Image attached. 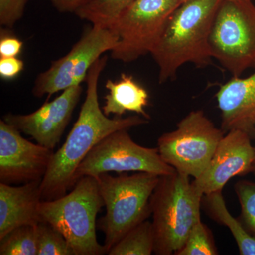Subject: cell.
<instances>
[{
	"label": "cell",
	"mask_w": 255,
	"mask_h": 255,
	"mask_svg": "<svg viewBox=\"0 0 255 255\" xmlns=\"http://www.w3.org/2000/svg\"><path fill=\"white\" fill-rule=\"evenodd\" d=\"M182 0H135L110 29L119 37L112 59L130 63L148 54Z\"/></svg>",
	"instance_id": "9"
},
{
	"label": "cell",
	"mask_w": 255,
	"mask_h": 255,
	"mask_svg": "<svg viewBox=\"0 0 255 255\" xmlns=\"http://www.w3.org/2000/svg\"><path fill=\"white\" fill-rule=\"evenodd\" d=\"M37 255H75L65 236L49 223L37 225Z\"/></svg>",
	"instance_id": "21"
},
{
	"label": "cell",
	"mask_w": 255,
	"mask_h": 255,
	"mask_svg": "<svg viewBox=\"0 0 255 255\" xmlns=\"http://www.w3.org/2000/svg\"><path fill=\"white\" fill-rule=\"evenodd\" d=\"M222 0H189L169 16L150 54L159 68L160 84L172 80L184 64L199 68L212 63L209 37Z\"/></svg>",
	"instance_id": "2"
},
{
	"label": "cell",
	"mask_w": 255,
	"mask_h": 255,
	"mask_svg": "<svg viewBox=\"0 0 255 255\" xmlns=\"http://www.w3.org/2000/svg\"><path fill=\"white\" fill-rule=\"evenodd\" d=\"M41 182L39 179L19 187L0 183V239L15 228L41 222Z\"/></svg>",
	"instance_id": "15"
},
{
	"label": "cell",
	"mask_w": 255,
	"mask_h": 255,
	"mask_svg": "<svg viewBox=\"0 0 255 255\" xmlns=\"http://www.w3.org/2000/svg\"><path fill=\"white\" fill-rule=\"evenodd\" d=\"M135 0H88L75 14L95 26L111 28Z\"/></svg>",
	"instance_id": "18"
},
{
	"label": "cell",
	"mask_w": 255,
	"mask_h": 255,
	"mask_svg": "<svg viewBox=\"0 0 255 255\" xmlns=\"http://www.w3.org/2000/svg\"><path fill=\"white\" fill-rule=\"evenodd\" d=\"M212 58L240 77L255 67V6L253 0H222L209 37Z\"/></svg>",
	"instance_id": "6"
},
{
	"label": "cell",
	"mask_w": 255,
	"mask_h": 255,
	"mask_svg": "<svg viewBox=\"0 0 255 255\" xmlns=\"http://www.w3.org/2000/svg\"><path fill=\"white\" fill-rule=\"evenodd\" d=\"M88 0H50L55 9L62 13H75Z\"/></svg>",
	"instance_id": "27"
},
{
	"label": "cell",
	"mask_w": 255,
	"mask_h": 255,
	"mask_svg": "<svg viewBox=\"0 0 255 255\" xmlns=\"http://www.w3.org/2000/svg\"><path fill=\"white\" fill-rule=\"evenodd\" d=\"M37 225L20 226L0 239L1 255H37Z\"/></svg>",
	"instance_id": "20"
},
{
	"label": "cell",
	"mask_w": 255,
	"mask_h": 255,
	"mask_svg": "<svg viewBox=\"0 0 255 255\" xmlns=\"http://www.w3.org/2000/svg\"><path fill=\"white\" fill-rule=\"evenodd\" d=\"M202 206L211 219L230 230L237 243L240 255H255V236L248 231L241 220L233 217L229 212L222 191L204 194Z\"/></svg>",
	"instance_id": "17"
},
{
	"label": "cell",
	"mask_w": 255,
	"mask_h": 255,
	"mask_svg": "<svg viewBox=\"0 0 255 255\" xmlns=\"http://www.w3.org/2000/svg\"><path fill=\"white\" fill-rule=\"evenodd\" d=\"M122 129L104 137L89 152L74 174V186L84 176L115 172H145L157 175L173 173L175 169L164 162L158 148L138 145L128 132Z\"/></svg>",
	"instance_id": "8"
},
{
	"label": "cell",
	"mask_w": 255,
	"mask_h": 255,
	"mask_svg": "<svg viewBox=\"0 0 255 255\" xmlns=\"http://www.w3.org/2000/svg\"><path fill=\"white\" fill-rule=\"evenodd\" d=\"M24 68L22 60L16 57L0 58V77L4 80H12Z\"/></svg>",
	"instance_id": "26"
},
{
	"label": "cell",
	"mask_w": 255,
	"mask_h": 255,
	"mask_svg": "<svg viewBox=\"0 0 255 255\" xmlns=\"http://www.w3.org/2000/svg\"><path fill=\"white\" fill-rule=\"evenodd\" d=\"M216 97L225 133L237 129L255 139V70L248 78L233 77L220 87Z\"/></svg>",
	"instance_id": "14"
},
{
	"label": "cell",
	"mask_w": 255,
	"mask_h": 255,
	"mask_svg": "<svg viewBox=\"0 0 255 255\" xmlns=\"http://www.w3.org/2000/svg\"><path fill=\"white\" fill-rule=\"evenodd\" d=\"M243 130H231L221 139L207 167L193 183L204 194L222 191L228 181L251 173L255 147Z\"/></svg>",
	"instance_id": "13"
},
{
	"label": "cell",
	"mask_w": 255,
	"mask_h": 255,
	"mask_svg": "<svg viewBox=\"0 0 255 255\" xmlns=\"http://www.w3.org/2000/svg\"><path fill=\"white\" fill-rule=\"evenodd\" d=\"M189 1V0H182V3L185 2V1ZM231 1H237V0H231Z\"/></svg>",
	"instance_id": "29"
},
{
	"label": "cell",
	"mask_w": 255,
	"mask_h": 255,
	"mask_svg": "<svg viewBox=\"0 0 255 255\" xmlns=\"http://www.w3.org/2000/svg\"><path fill=\"white\" fill-rule=\"evenodd\" d=\"M69 194L38 206L41 222L49 223L65 236L75 255L106 254L96 233L97 214L105 206L98 182L92 176L78 179Z\"/></svg>",
	"instance_id": "4"
},
{
	"label": "cell",
	"mask_w": 255,
	"mask_h": 255,
	"mask_svg": "<svg viewBox=\"0 0 255 255\" xmlns=\"http://www.w3.org/2000/svg\"><path fill=\"white\" fill-rule=\"evenodd\" d=\"M105 87L108 94L105 96V105L102 109L106 116L114 114L122 117L127 112H130L141 115L147 120L150 119L145 110L148 105V92L132 75L122 73L117 81L107 80Z\"/></svg>",
	"instance_id": "16"
},
{
	"label": "cell",
	"mask_w": 255,
	"mask_h": 255,
	"mask_svg": "<svg viewBox=\"0 0 255 255\" xmlns=\"http://www.w3.org/2000/svg\"><path fill=\"white\" fill-rule=\"evenodd\" d=\"M118 41L110 28L93 25L68 54L52 62L48 70L38 75L32 93L40 98L81 85L94 63L106 52L112 51Z\"/></svg>",
	"instance_id": "10"
},
{
	"label": "cell",
	"mask_w": 255,
	"mask_h": 255,
	"mask_svg": "<svg viewBox=\"0 0 255 255\" xmlns=\"http://www.w3.org/2000/svg\"><path fill=\"white\" fill-rule=\"evenodd\" d=\"M95 178L107 211L100 227L105 233L104 246L108 253L128 231L152 214L150 197L159 176L137 172L118 177L102 173Z\"/></svg>",
	"instance_id": "5"
},
{
	"label": "cell",
	"mask_w": 255,
	"mask_h": 255,
	"mask_svg": "<svg viewBox=\"0 0 255 255\" xmlns=\"http://www.w3.org/2000/svg\"><path fill=\"white\" fill-rule=\"evenodd\" d=\"M155 248V233L152 223L146 221L128 231L111 248L110 255H150Z\"/></svg>",
	"instance_id": "19"
},
{
	"label": "cell",
	"mask_w": 255,
	"mask_h": 255,
	"mask_svg": "<svg viewBox=\"0 0 255 255\" xmlns=\"http://www.w3.org/2000/svg\"><path fill=\"white\" fill-rule=\"evenodd\" d=\"M204 196L186 174L175 171L159 176L150 197L155 254L174 255L182 248L194 225L201 220Z\"/></svg>",
	"instance_id": "3"
},
{
	"label": "cell",
	"mask_w": 255,
	"mask_h": 255,
	"mask_svg": "<svg viewBox=\"0 0 255 255\" xmlns=\"http://www.w3.org/2000/svg\"><path fill=\"white\" fill-rule=\"evenodd\" d=\"M17 128L0 121V181L5 184L43 179L54 151L26 140Z\"/></svg>",
	"instance_id": "11"
},
{
	"label": "cell",
	"mask_w": 255,
	"mask_h": 255,
	"mask_svg": "<svg viewBox=\"0 0 255 255\" xmlns=\"http://www.w3.org/2000/svg\"><path fill=\"white\" fill-rule=\"evenodd\" d=\"M27 0H0V24L12 27L22 17Z\"/></svg>",
	"instance_id": "24"
},
{
	"label": "cell",
	"mask_w": 255,
	"mask_h": 255,
	"mask_svg": "<svg viewBox=\"0 0 255 255\" xmlns=\"http://www.w3.org/2000/svg\"><path fill=\"white\" fill-rule=\"evenodd\" d=\"M225 132L202 110L189 112L172 131L157 140L164 162L176 171L196 179L205 171Z\"/></svg>",
	"instance_id": "7"
},
{
	"label": "cell",
	"mask_w": 255,
	"mask_h": 255,
	"mask_svg": "<svg viewBox=\"0 0 255 255\" xmlns=\"http://www.w3.org/2000/svg\"><path fill=\"white\" fill-rule=\"evenodd\" d=\"M107 60V55L101 57L89 70L86 78V97L78 120L74 124L65 143L53 154L46 175L42 179L43 201L58 199L74 187V174L78 166L104 137L117 130L130 129L148 123L147 119L137 115L127 118L110 119L100 108L99 80Z\"/></svg>",
	"instance_id": "1"
},
{
	"label": "cell",
	"mask_w": 255,
	"mask_h": 255,
	"mask_svg": "<svg viewBox=\"0 0 255 255\" xmlns=\"http://www.w3.org/2000/svg\"><path fill=\"white\" fill-rule=\"evenodd\" d=\"M235 191L241 205L239 219L248 231L255 236V182L238 181L235 184Z\"/></svg>",
	"instance_id": "23"
},
{
	"label": "cell",
	"mask_w": 255,
	"mask_h": 255,
	"mask_svg": "<svg viewBox=\"0 0 255 255\" xmlns=\"http://www.w3.org/2000/svg\"><path fill=\"white\" fill-rule=\"evenodd\" d=\"M82 92L81 85L70 87L55 100L45 102L33 113L7 114L2 119L33 137L39 145L54 150L72 118Z\"/></svg>",
	"instance_id": "12"
},
{
	"label": "cell",
	"mask_w": 255,
	"mask_h": 255,
	"mask_svg": "<svg viewBox=\"0 0 255 255\" xmlns=\"http://www.w3.org/2000/svg\"><path fill=\"white\" fill-rule=\"evenodd\" d=\"M251 173L255 174V154L254 159H253V165H252Z\"/></svg>",
	"instance_id": "28"
},
{
	"label": "cell",
	"mask_w": 255,
	"mask_h": 255,
	"mask_svg": "<svg viewBox=\"0 0 255 255\" xmlns=\"http://www.w3.org/2000/svg\"><path fill=\"white\" fill-rule=\"evenodd\" d=\"M0 36V58L17 57L22 50L23 42L14 35L3 30Z\"/></svg>",
	"instance_id": "25"
},
{
	"label": "cell",
	"mask_w": 255,
	"mask_h": 255,
	"mask_svg": "<svg viewBox=\"0 0 255 255\" xmlns=\"http://www.w3.org/2000/svg\"><path fill=\"white\" fill-rule=\"evenodd\" d=\"M219 255L214 236L202 221L194 225L182 248L174 255Z\"/></svg>",
	"instance_id": "22"
}]
</instances>
